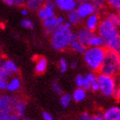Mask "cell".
Segmentation results:
<instances>
[{
	"mask_svg": "<svg viewBox=\"0 0 120 120\" xmlns=\"http://www.w3.org/2000/svg\"><path fill=\"white\" fill-rule=\"evenodd\" d=\"M97 33L102 37L105 49L116 52L120 56V29L104 18L100 22Z\"/></svg>",
	"mask_w": 120,
	"mask_h": 120,
	"instance_id": "obj_1",
	"label": "cell"
},
{
	"mask_svg": "<svg viewBox=\"0 0 120 120\" xmlns=\"http://www.w3.org/2000/svg\"><path fill=\"white\" fill-rule=\"evenodd\" d=\"M75 40V33L72 28L60 26L52 34H51V46L56 51L62 52L70 47L73 40Z\"/></svg>",
	"mask_w": 120,
	"mask_h": 120,
	"instance_id": "obj_2",
	"label": "cell"
},
{
	"mask_svg": "<svg viewBox=\"0 0 120 120\" xmlns=\"http://www.w3.org/2000/svg\"><path fill=\"white\" fill-rule=\"evenodd\" d=\"M107 50L104 46H88L83 53V60L92 71H100L105 60Z\"/></svg>",
	"mask_w": 120,
	"mask_h": 120,
	"instance_id": "obj_3",
	"label": "cell"
},
{
	"mask_svg": "<svg viewBox=\"0 0 120 120\" xmlns=\"http://www.w3.org/2000/svg\"><path fill=\"white\" fill-rule=\"evenodd\" d=\"M100 73L117 77L120 73V56L116 52L107 50L103 64L100 68Z\"/></svg>",
	"mask_w": 120,
	"mask_h": 120,
	"instance_id": "obj_4",
	"label": "cell"
},
{
	"mask_svg": "<svg viewBox=\"0 0 120 120\" xmlns=\"http://www.w3.org/2000/svg\"><path fill=\"white\" fill-rule=\"evenodd\" d=\"M98 83L100 87V92L105 97H112L114 90L118 83L116 77L100 73L97 75Z\"/></svg>",
	"mask_w": 120,
	"mask_h": 120,
	"instance_id": "obj_5",
	"label": "cell"
},
{
	"mask_svg": "<svg viewBox=\"0 0 120 120\" xmlns=\"http://www.w3.org/2000/svg\"><path fill=\"white\" fill-rule=\"evenodd\" d=\"M17 72L18 68L12 60L2 59L0 64V80L9 81Z\"/></svg>",
	"mask_w": 120,
	"mask_h": 120,
	"instance_id": "obj_6",
	"label": "cell"
},
{
	"mask_svg": "<svg viewBox=\"0 0 120 120\" xmlns=\"http://www.w3.org/2000/svg\"><path fill=\"white\" fill-rule=\"evenodd\" d=\"M19 97L15 95L3 94L0 96V112H15V104Z\"/></svg>",
	"mask_w": 120,
	"mask_h": 120,
	"instance_id": "obj_7",
	"label": "cell"
},
{
	"mask_svg": "<svg viewBox=\"0 0 120 120\" xmlns=\"http://www.w3.org/2000/svg\"><path fill=\"white\" fill-rule=\"evenodd\" d=\"M75 10L78 13V15H80V17L85 20L88 16L97 13L99 10L91 1H88V2H83L79 4Z\"/></svg>",
	"mask_w": 120,
	"mask_h": 120,
	"instance_id": "obj_8",
	"label": "cell"
},
{
	"mask_svg": "<svg viewBox=\"0 0 120 120\" xmlns=\"http://www.w3.org/2000/svg\"><path fill=\"white\" fill-rule=\"evenodd\" d=\"M55 3L58 10L67 14L76 10L79 4L76 0H55Z\"/></svg>",
	"mask_w": 120,
	"mask_h": 120,
	"instance_id": "obj_9",
	"label": "cell"
},
{
	"mask_svg": "<svg viewBox=\"0 0 120 120\" xmlns=\"http://www.w3.org/2000/svg\"><path fill=\"white\" fill-rule=\"evenodd\" d=\"M84 88L86 90H92L94 92L100 91V87L98 83L97 75L94 71H90L87 73L85 75V86Z\"/></svg>",
	"mask_w": 120,
	"mask_h": 120,
	"instance_id": "obj_10",
	"label": "cell"
},
{
	"mask_svg": "<svg viewBox=\"0 0 120 120\" xmlns=\"http://www.w3.org/2000/svg\"><path fill=\"white\" fill-rule=\"evenodd\" d=\"M60 26L62 25L58 20V16H56V15H53L52 17H49L45 21H43V28L45 32L50 34H52Z\"/></svg>",
	"mask_w": 120,
	"mask_h": 120,
	"instance_id": "obj_11",
	"label": "cell"
},
{
	"mask_svg": "<svg viewBox=\"0 0 120 120\" xmlns=\"http://www.w3.org/2000/svg\"><path fill=\"white\" fill-rule=\"evenodd\" d=\"M100 22H101V19H100V15L98 13H95V14L90 15V16H88V18L85 19V21H84V28H88V30L92 31V32L97 31Z\"/></svg>",
	"mask_w": 120,
	"mask_h": 120,
	"instance_id": "obj_12",
	"label": "cell"
},
{
	"mask_svg": "<svg viewBox=\"0 0 120 120\" xmlns=\"http://www.w3.org/2000/svg\"><path fill=\"white\" fill-rule=\"evenodd\" d=\"M105 120H120V105H112L102 113Z\"/></svg>",
	"mask_w": 120,
	"mask_h": 120,
	"instance_id": "obj_13",
	"label": "cell"
},
{
	"mask_svg": "<svg viewBox=\"0 0 120 120\" xmlns=\"http://www.w3.org/2000/svg\"><path fill=\"white\" fill-rule=\"evenodd\" d=\"M93 34H94V32L88 30V28H81L75 32V39L88 47V42L90 37L93 35Z\"/></svg>",
	"mask_w": 120,
	"mask_h": 120,
	"instance_id": "obj_14",
	"label": "cell"
},
{
	"mask_svg": "<svg viewBox=\"0 0 120 120\" xmlns=\"http://www.w3.org/2000/svg\"><path fill=\"white\" fill-rule=\"evenodd\" d=\"M37 12H38V16H39V18L42 22L45 21V19H47V18L55 15V10L52 9V8L46 7L45 5H43L40 10H38Z\"/></svg>",
	"mask_w": 120,
	"mask_h": 120,
	"instance_id": "obj_15",
	"label": "cell"
},
{
	"mask_svg": "<svg viewBox=\"0 0 120 120\" xmlns=\"http://www.w3.org/2000/svg\"><path fill=\"white\" fill-rule=\"evenodd\" d=\"M21 80L16 76H13L8 81V88L7 91L10 94L17 92L18 90L21 88Z\"/></svg>",
	"mask_w": 120,
	"mask_h": 120,
	"instance_id": "obj_16",
	"label": "cell"
},
{
	"mask_svg": "<svg viewBox=\"0 0 120 120\" xmlns=\"http://www.w3.org/2000/svg\"><path fill=\"white\" fill-rule=\"evenodd\" d=\"M47 68V61L44 57H38L35 60V72L37 74H43Z\"/></svg>",
	"mask_w": 120,
	"mask_h": 120,
	"instance_id": "obj_17",
	"label": "cell"
},
{
	"mask_svg": "<svg viewBox=\"0 0 120 120\" xmlns=\"http://www.w3.org/2000/svg\"><path fill=\"white\" fill-rule=\"evenodd\" d=\"M26 110H27V104H26V101L24 100H22V99L19 98L16 104H15V112L21 118H23V117L25 115Z\"/></svg>",
	"mask_w": 120,
	"mask_h": 120,
	"instance_id": "obj_18",
	"label": "cell"
},
{
	"mask_svg": "<svg viewBox=\"0 0 120 120\" xmlns=\"http://www.w3.org/2000/svg\"><path fill=\"white\" fill-rule=\"evenodd\" d=\"M88 46L92 47H99V46H104V40L102 37L99 34H93V35L90 37L88 42Z\"/></svg>",
	"mask_w": 120,
	"mask_h": 120,
	"instance_id": "obj_19",
	"label": "cell"
},
{
	"mask_svg": "<svg viewBox=\"0 0 120 120\" xmlns=\"http://www.w3.org/2000/svg\"><path fill=\"white\" fill-rule=\"evenodd\" d=\"M105 18L108 19L115 27L120 29V15H118V11H116V10L109 11L105 14Z\"/></svg>",
	"mask_w": 120,
	"mask_h": 120,
	"instance_id": "obj_20",
	"label": "cell"
},
{
	"mask_svg": "<svg viewBox=\"0 0 120 120\" xmlns=\"http://www.w3.org/2000/svg\"><path fill=\"white\" fill-rule=\"evenodd\" d=\"M45 2V0H27L25 5L30 10H38L44 5Z\"/></svg>",
	"mask_w": 120,
	"mask_h": 120,
	"instance_id": "obj_21",
	"label": "cell"
},
{
	"mask_svg": "<svg viewBox=\"0 0 120 120\" xmlns=\"http://www.w3.org/2000/svg\"><path fill=\"white\" fill-rule=\"evenodd\" d=\"M87 96V90L83 88H77L72 94L73 100L75 102H81L86 99Z\"/></svg>",
	"mask_w": 120,
	"mask_h": 120,
	"instance_id": "obj_22",
	"label": "cell"
},
{
	"mask_svg": "<svg viewBox=\"0 0 120 120\" xmlns=\"http://www.w3.org/2000/svg\"><path fill=\"white\" fill-rule=\"evenodd\" d=\"M82 20V19L80 17V15H78L76 10H73V11L69 12L67 14V22H69L72 26L78 25Z\"/></svg>",
	"mask_w": 120,
	"mask_h": 120,
	"instance_id": "obj_23",
	"label": "cell"
},
{
	"mask_svg": "<svg viewBox=\"0 0 120 120\" xmlns=\"http://www.w3.org/2000/svg\"><path fill=\"white\" fill-rule=\"evenodd\" d=\"M70 48L72 49L74 52H78V53H84V52L86 51L87 49V46L85 45H83L82 43L80 42L79 40H77L75 39V40H73V42L71 43V45H70Z\"/></svg>",
	"mask_w": 120,
	"mask_h": 120,
	"instance_id": "obj_24",
	"label": "cell"
},
{
	"mask_svg": "<svg viewBox=\"0 0 120 120\" xmlns=\"http://www.w3.org/2000/svg\"><path fill=\"white\" fill-rule=\"evenodd\" d=\"M72 100H73L72 94H64L60 97V100H59L60 105H61V106L63 108H66L70 105Z\"/></svg>",
	"mask_w": 120,
	"mask_h": 120,
	"instance_id": "obj_25",
	"label": "cell"
},
{
	"mask_svg": "<svg viewBox=\"0 0 120 120\" xmlns=\"http://www.w3.org/2000/svg\"><path fill=\"white\" fill-rule=\"evenodd\" d=\"M0 120H22L15 112H0Z\"/></svg>",
	"mask_w": 120,
	"mask_h": 120,
	"instance_id": "obj_26",
	"label": "cell"
},
{
	"mask_svg": "<svg viewBox=\"0 0 120 120\" xmlns=\"http://www.w3.org/2000/svg\"><path fill=\"white\" fill-rule=\"evenodd\" d=\"M58 68H59V70L61 73L66 72L68 68H69V64H68L67 60L64 58H60L59 61H58Z\"/></svg>",
	"mask_w": 120,
	"mask_h": 120,
	"instance_id": "obj_27",
	"label": "cell"
},
{
	"mask_svg": "<svg viewBox=\"0 0 120 120\" xmlns=\"http://www.w3.org/2000/svg\"><path fill=\"white\" fill-rule=\"evenodd\" d=\"M75 83L77 88H83L85 86V76L82 75H77L75 78Z\"/></svg>",
	"mask_w": 120,
	"mask_h": 120,
	"instance_id": "obj_28",
	"label": "cell"
},
{
	"mask_svg": "<svg viewBox=\"0 0 120 120\" xmlns=\"http://www.w3.org/2000/svg\"><path fill=\"white\" fill-rule=\"evenodd\" d=\"M106 4L113 10H118L120 9V0H106Z\"/></svg>",
	"mask_w": 120,
	"mask_h": 120,
	"instance_id": "obj_29",
	"label": "cell"
},
{
	"mask_svg": "<svg viewBox=\"0 0 120 120\" xmlns=\"http://www.w3.org/2000/svg\"><path fill=\"white\" fill-rule=\"evenodd\" d=\"M21 26L27 29H32L34 28V23L31 20L26 18V19H22L21 21Z\"/></svg>",
	"mask_w": 120,
	"mask_h": 120,
	"instance_id": "obj_30",
	"label": "cell"
},
{
	"mask_svg": "<svg viewBox=\"0 0 120 120\" xmlns=\"http://www.w3.org/2000/svg\"><path fill=\"white\" fill-rule=\"evenodd\" d=\"M91 2L96 6L99 10L104 9L106 4V0H91Z\"/></svg>",
	"mask_w": 120,
	"mask_h": 120,
	"instance_id": "obj_31",
	"label": "cell"
},
{
	"mask_svg": "<svg viewBox=\"0 0 120 120\" xmlns=\"http://www.w3.org/2000/svg\"><path fill=\"white\" fill-rule=\"evenodd\" d=\"M52 89L53 91L56 93V94H64V91H63V88L62 87L60 86V84L58 82H54L52 83Z\"/></svg>",
	"mask_w": 120,
	"mask_h": 120,
	"instance_id": "obj_32",
	"label": "cell"
},
{
	"mask_svg": "<svg viewBox=\"0 0 120 120\" xmlns=\"http://www.w3.org/2000/svg\"><path fill=\"white\" fill-rule=\"evenodd\" d=\"M93 116L88 112H83L79 116V120H91Z\"/></svg>",
	"mask_w": 120,
	"mask_h": 120,
	"instance_id": "obj_33",
	"label": "cell"
},
{
	"mask_svg": "<svg viewBox=\"0 0 120 120\" xmlns=\"http://www.w3.org/2000/svg\"><path fill=\"white\" fill-rule=\"evenodd\" d=\"M112 98L115 99L116 100H119L120 101V85L117 86V88L114 90V93H113Z\"/></svg>",
	"mask_w": 120,
	"mask_h": 120,
	"instance_id": "obj_34",
	"label": "cell"
},
{
	"mask_svg": "<svg viewBox=\"0 0 120 120\" xmlns=\"http://www.w3.org/2000/svg\"><path fill=\"white\" fill-rule=\"evenodd\" d=\"M8 88V81L5 80H0V89L2 91L7 90Z\"/></svg>",
	"mask_w": 120,
	"mask_h": 120,
	"instance_id": "obj_35",
	"label": "cell"
},
{
	"mask_svg": "<svg viewBox=\"0 0 120 120\" xmlns=\"http://www.w3.org/2000/svg\"><path fill=\"white\" fill-rule=\"evenodd\" d=\"M42 118L43 120H54V118H52V116L51 115L49 112H42Z\"/></svg>",
	"mask_w": 120,
	"mask_h": 120,
	"instance_id": "obj_36",
	"label": "cell"
},
{
	"mask_svg": "<svg viewBox=\"0 0 120 120\" xmlns=\"http://www.w3.org/2000/svg\"><path fill=\"white\" fill-rule=\"evenodd\" d=\"M26 1L27 0H14V5H16V6L21 7V6L25 5Z\"/></svg>",
	"mask_w": 120,
	"mask_h": 120,
	"instance_id": "obj_37",
	"label": "cell"
},
{
	"mask_svg": "<svg viewBox=\"0 0 120 120\" xmlns=\"http://www.w3.org/2000/svg\"><path fill=\"white\" fill-rule=\"evenodd\" d=\"M91 120H105V119H104L102 113H98V114H95V115L93 116Z\"/></svg>",
	"mask_w": 120,
	"mask_h": 120,
	"instance_id": "obj_38",
	"label": "cell"
},
{
	"mask_svg": "<svg viewBox=\"0 0 120 120\" xmlns=\"http://www.w3.org/2000/svg\"><path fill=\"white\" fill-rule=\"evenodd\" d=\"M70 67H71V69H73V70H75V69L78 67L79 64H78V62L76 61V60H72V61L70 62Z\"/></svg>",
	"mask_w": 120,
	"mask_h": 120,
	"instance_id": "obj_39",
	"label": "cell"
},
{
	"mask_svg": "<svg viewBox=\"0 0 120 120\" xmlns=\"http://www.w3.org/2000/svg\"><path fill=\"white\" fill-rule=\"evenodd\" d=\"M21 13H22V15H23V16H27L28 14V9H22V10H21Z\"/></svg>",
	"mask_w": 120,
	"mask_h": 120,
	"instance_id": "obj_40",
	"label": "cell"
},
{
	"mask_svg": "<svg viewBox=\"0 0 120 120\" xmlns=\"http://www.w3.org/2000/svg\"><path fill=\"white\" fill-rule=\"evenodd\" d=\"M2 1L4 3V4H6L10 5V6L14 5V0H2Z\"/></svg>",
	"mask_w": 120,
	"mask_h": 120,
	"instance_id": "obj_41",
	"label": "cell"
},
{
	"mask_svg": "<svg viewBox=\"0 0 120 120\" xmlns=\"http://www.w3.org/2000/svg\"><path fill=\"white\" fill-rule=\"evenodd\" d=\"M78 2V4H81V3H83V2H88V1H91V0H76Z\"/></svg>",
	"mask_w": 120,
	"mask_h": 120,
	"instance_id": "obj_42",
	"label": "cell"
},
{
	"mask_svg": "<svg viewBox=\"0 0 120 120\" xmlns=\"http://www.w3.org/2000/svg\"><path fill=\"white\" fill-rule=\"evenodd\" d=\"M118 85H120V73L119 75H118Z\"/></svg>",
	"mask_w": 120,
	"mask_h": 120,
	"instance_id": "obj_43",
	"label": "cell"
},
{
	"mask_svg": "<svg viewBox=\"0 0 120 120\" xmlns=\"http://www.w3.org/2000/svg\"><path fill=\"white\" fill-rule=\"evenodd\" d=\"M22 120H31V119H29V118H22Z\"/></svg>",
	"mask_w": 120,
	"mask_h": 120,
	"instance_id": "obj_44",
	"label": "cell"
},
{
	"mask_svg": "<svg viewBox=\"0 0 120 120\" xmlns=\"http://www.w3.org/2000/svg\"><path fill=\"white\" fill-rule=\"evenodd\" d=\"M117 11H118V15H120V9H119V10H117Z\"/></svg>",
	"mask_w": 120,
	"mask_h": 120,
	"instance_id": "obj_45",
	"label": "cell"
}]
</instances>
